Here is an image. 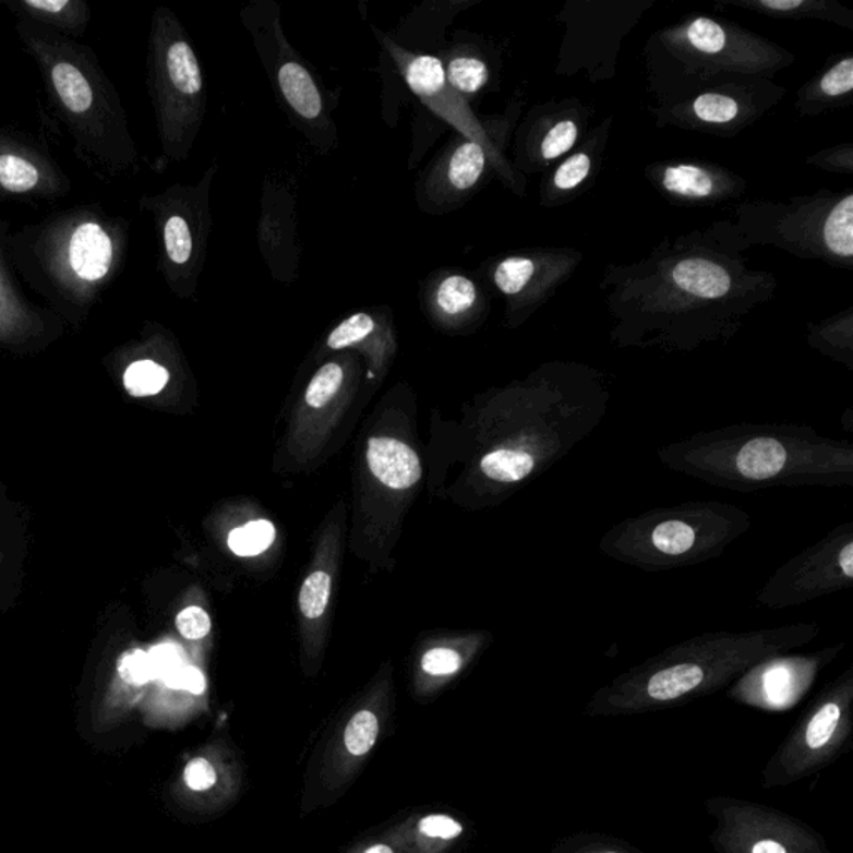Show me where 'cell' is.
I'll return each mask as SVG.
<instances>
[{
    "label": "cell",
    "instance_id": "1",
    "mask_svg": "<svg viewBox=\"0 0 853 853\" xmlns=\"http://www.w3.org/2000/svg\"><path fill=\"white\" fill-rule=\"evenodd\" d=\"M600 289L627 334L734 331L776 297L777 279L735 248L725 223L662 242L642 261L609 265Z\"/></svg>",
    "mask_w": 853,
    "mask_h": 853
},
{
    "label": "cell",
    "instance_id": "21",
    "mask_svg": "<svg viewBox=\"0 0 853 853\" xmlns=\"http://www.w3.org/2000/svg\"><path fill=\"white\" fill-rule=\"evenodd\" d=\"M852 97L853 57L846 56L798 91L795 109L804 117L820 116L827 110L850 106Z\"/></svg>",
    "mask_w": 853,
    "mask_h": 853
},
{
    "label": "cell",
    "instance_id": "24",
    "mask_svg": "<svg viewBox=\"0 0 853 853\" xmlns=\"http://www.w3.org/2000/svg\"><path fill=\"white\" fill-rule=\"evenodd\" d=\"M742 8L777 19H814L853 31V12L832 0H722L716 8Z\"/></svg>",
    "mask_w": 853,
    "mask_h": 853
},
{
    "label": "cell",
    "instance_id": "37",
    "mask_svg": "<svg viewBox=\"0 0 853 853\" xmlns=\"http://www.w3.org/2000/svg\"><path fill=\"white\" fill-rule=\"evenodd\" d=\"M423 674L431 678H445L457 674L462 666V657L447 647H435L423 653L420 660Z\"/></svg>",
    "mask_w": 853,
    "mask_h": 853
},
{
    "label": "cell",
    "instance_id": "38",
    "mask_svg": "<svg viewBox=\"0 0 853 853\" xmlns=\"http://www.w3.org/2000/svg\"><path fill=\"white\" fill-rule=\"evenodd\" d=\"M119 674L122 681L134 687H142L156 681V672L152 666L151 657L144 650H132L125 653L119 662Z\"/></svg>",
    "mask_w": 853,
    "mask_h": 853
},
{
    "label": "cell",
    "instance_id": "32",
    "mask_svg": "<svg viewBox=\"0 0 853 853\" xmlns=\"http://www.w3.org/2000/svg\"><path fill=\"white\" fill-rule=\"evenodd\" d=\"M169 382V371L154 360H137L124 374V385L134 397L156 395Z\"/></svg>",
    "mask_w": 853,
    "mask_h": 853
},
{
    "label": "cell",
    "instance_id": "41",
    "mask_svg": "<svg viewBox=\"0 0 853 853\" xmlns=\"http://www.w3.org/2000/svg\"><path fill=\"white\" fill-rule=\"evenodd\" d=\"M177 630L188 640H199L211 632V617L201 606H188L177 615Z\"/></svg>",
    "mask_w": 853,
    "mask_h": 853
},
{
    "label": "cell",
    "instance_id": "40",
    "mask_svg": "<svg viewBox=\"0 0 853 853\" xmlns=\"http://www.w3.org/2000/svg\"><path fill=\"white\" fill-rule=\"evenodd\" d=\"M163 682L172 690L188 692V694L195 695V697L204 695L205 688H207V682H205L201 670L197 666L188 665V663L180 666V669L173 670L172 674L166 675Z\"/></svg>",
    "mask_w": 853,
    "mask_h": 853
},
{
    "label": "cell",
    "instance_id": "6",
    "mask_svg": "<svg viewBox=\"0 0 853 853\" xmlns=\"http://www.w3.org/2000/svg\"><path fill=\"white\" fill-rule=\"evenodd\" d=\"M783 96L785 88L772 79L729 77L704 85L684 99L656 104L652 116L659 128L735 137L773 109Z\"/></svg>",
    "mask_w": 853,
    "mask_h": 853
},
{
    "label": "cell",
    "instance_id": "48",
    "mask_svg": "<svg viewBox=\"0 0 853 853\" xmlns=\"http://www.w3.org/2000/svg\"><path fill=\"white\" fill-rule=\"evenodd\" d=\"M605 853H615V852H605Z\"/></svg>",
    "mask_w": 853,
    "mask_h": 853
},
{
    "label": "cell",
    "instance_id": "12",
    "mask_svg": "<svg viewBox=\"0 0 853 853\" xmlns=\"http://www.w3.org/2000/svg\"><path fill=\"white\" fill-rule=\"evenodd\" d=\"M646 177L669 204L677 207H717L737 201L748 189L747 179L737 172L700 160L649 164Z\"/></svg>",
    "mask_w": 853,
    "mask_h": 853
},
{
    "label": "cell",
    "instance_id": "30",
    "mask_svg": "<svg viewBox=\"0 0 853 853\" xmlns=\"http://www.w3.org/2000/svg\"><path fill=\"white\" fill-rule=\"evenodd\" d=\"M344 382H346V368L343 363L335 360L324 363L309 382L305 404L312 409H324L339 395Z\"/></svg>",
    "mask_w": 853,
    "mask_h": 853
},
{
    "label": "cell",
    "instance_id": "43",
    "mask_svg": "<svg viewBox=\"0 0 853 853\" xmlns=\"http://www.w3.org/2000/svg\"><path fill=\"white\" fill-rule=\"evenodd\" d=\"M349 853H412L397 837L392 836L391 832H385L384 836L377 837V839L368 840V842L359 843L353 846Z\"/></svg>",
    "mask_w": 853,
    "mask_h": 853
},
{
    "label": "cell",
    "instance_id": "44",
    "mask_svg": "<svg viewBox=\"0 0 853 853\" xmlns=\"http://www.w3.org/2000/svg\"><path fill=\"white\" fill-rule=\"evenodd\" d=\"M785 687H789V670L782 669V666L770 670L766 677V688L770 697L779 700L785 695Z\"/></svg>",
    "mask_w": 853,
    "mask_h": 853
},
{
    "label": "cell",
    "instance_id": "39",
    "mask_svg": "<svg viewBox=\"0 0 853 853\" xmlns=\"http://www.w3.org/2000/svg\"><path fill=\"white\" fill-rule=\"evenodd\" d=\"M807 164L808 166L817 167V169L827 170V172L852 176L853 145L842 144L836 145V147L824 148V151L817 152L814 156L807 157Z\"/></svg>",
    "mask_w": 853,
    "mask_h": 853
},
{
    "label": "cell",
    "instance_id": "9",
    "mask_svg": "<svg viewBox=\"0 0 853 853\" xmlns=\"http://www.w3.org/2000/svg\"><path fill=\"white\" fill-rule=\"evenodd\" d=\"M492 177L498 179V166L491 152L455 132L420 172L417 207L429 216L452 214L479 194Z\"/></svg>",
    "mask_w": 853,
    "mask_h": 853
},
{
    "label": "cell",
    "instance_id": "18",
    "mask_svg": "<svg viewBox=\"0 0 853 853\" xmlns=\"http://www.w3.org/2000/svg\"><path fill=\"white\" fill-rule=\"evenodd\" d=\"M612 124L614 119L606 117L602 124L590 129L582 142L561 163L555 164L551 172L543 173L540 182V204L543 207L568 204L596 184L602 170Z\"/></svg>",
    "mask_w": 853,
    "mask_h": 853
},
{
    "label": "cell",
    "instance_id": "23",
    "mask_svg": "<svg viewBox=\"0 0 853 853\" xmlns=\"http://www.w3.org/2000/svg\"><path fill=\"white\" fill-rule=\"evenodd\" d=\"M369 469L388 489L406 491L422 477L419 455L397 438L372 437L368 445Z\"/></svg>",
    "mask_w": 853,
    "mask_h": 853
},
{
    "label": "cell",
    "instance_id": "15",
    "mask_svg": "<svg viewBox=\"0 0 853 853\" xmlns=\"http://www.w3.org/2000/svg\"><path fill=\"white\" fill-rule=\"evenodd\" d=\"M420 309L444 331L476 327L491 314L492 296L479 277L457 268H437L420 284Z\"/></svg>",
    "mask_w": 853,
    "mask_h": 853
},
{
    "label": "cell",
    "instance_id": "35",
    "mask_svg": "<svg viewBox=\"0 0 853 853\" xmlns=\"http://www.w3.org/2000/svg\"><path fill=\"white\" fill-rule=\"evenodd\" d=\"M695 532L687 524L678 520L660 524L652 533L653 545L663 554L681 555L690 551L694 545Z\"/></svg>",
    "mask_w": 853,
    "mask_h": 853
},
{
    "label": "cell",
    "instance_id": "31",
    "mask_svg": "<svg viewBox=\"0 0 853 853\" xmlns=\"http://www.w3.org/2000/svg\"><path fill=\"white\" fill-rule=\"evenodd\" d=\"M274 539L276 527L268 520H254L230 532L229 546L230 551L240 557H254L267 551Z\"/></svg>",
    "mask_w": 853,
    "mask_h": 853
},
{
    "label": "cell",
    "instance_id": "29",
    "mask_svg": "<svg viewBox=\"0 0 853 853\" xmlns=\"http://www.w3.org/2000/svg\"><path fill=\"white\" fill-rule=\"evenodd\" d=\"M52 81L57 94L71 112L82 113L93 106V88L81 71L71 64H57L52 69Z\"/></svg>",
    "mask_w": 853,
    "mask_h": 853
},
{
    "label": "cell",
    "instance_id": "3",
    "mask_svg": "<svg viewBox=\"0 0 853 853\" xmlns=\"http://www.w3.org/2000/svg\"><path fill=\"white\" fill-rule=\"evenodd\" d=\"M735 248L773 245L795 257L853 267V192L820 191L786 202L752 201L725 220Z\"/></svg>",
    "mask_w": 853,
    "mask_h": 853
},
{
    "label": "cell",
    "instance_id": "16",
    "mask_svg": "<svg viewBox=\"0 0 853 853\" xmlns=\"http://www.w3.org/2000/svg\"><path fill=\"white\" fill-rule=\"evenodd\" d=\"M243 773L239 758L224 741L202 747L182 770L185 801L201 814H220L239 798Z\"/></svg>",
    "mask_w": 853,
    "mask_h": 853
},
{
    "label": "cell",
    "instance_id": "11",
    "mask_svg": "<svg viewBox=\"0 0 853 853\" xmlns=\"http://www.w3.org/2000/svg\"><path fill=\"white\" fill-rule=\"evenodd\" d=\"M164 37L159 50V79L166 97L167 137L170 148L180 157L188 156L201 131L207 110L204 74L197 53L188 37L173 33Z\"/></svg>",
    "mask_w": 853,
    "mask_h": 853
},
{
    "label": "cell",
    "instance_id": "20",
    "mask_svg": "<svg viewBox=\"0 0 853 853\" xmlns=\"http://www.w3.org/2000/svg\"><path fill=\"white\" fill-rule=\"evenodd\" d=\"M391 309L353 312L327 334L328 350L362 349L381 365L395 350Z\"/></svg>",
    "mask_w": 853,
    "mask_h": 853
},
{
    "label": "cell",
    "instance_id": "4",
    "mask_svg": "<svg viewBox=\"0 0 853 853\" xmlns=\"http://www.w3.org/2000/svg\"><path fill=\"white\" fill-rule=\"evenodd\" d=\"M240 21L251 36L272 93L290 124L327 156L339 145L335 97L325 91L311 65L284 34L280 8L274 0H252L240 9Z\"/></svg>",
    "mask_w": 853,
    "mask_h": 853
},
{
    "label": "cell",
    "instance_id": "22",
    "mask_svg": "<svg viewBox=\"0 0 853 853\" xmlns=\"http://www.w3.org/2000/svg\"><path fill=\"white\" fill-rule=\"evenodd\" d=\"M462 821L445 812L412 815L388 829L412 853H447L464 836Z\"/></svg>",
    "mask_w": 853,
    "mask_h": 853
},
{
    "label": "cell",
    "instance_id": "5",
    "mask_svg": "<svg viewBox=\"0 0 853 853\" xmlns=\"http://www.w3.org/2000/svg\"><path fill=\"white\" fill-rule=\"evenodd\" d=\"M372 31L382 49L391 57L397 72L403 75L410 93L420 100V104L452 125L457 134L466 135L470 141L477 142L491 152L498 166V180L508 191L524 197L527 179L514 169L507 157L512 135L526 107L524 94L517 93V96L512 97L507 110L501 116L479 117L473 112L470 103L447 84L444 68L437 56L410 52L397 46L388 34L382 33L375 25H372Z\"/></svg>",
    "mask_w": 853,
    "mask_h": 853
},
{
    "label": "cell",
    "instance_id": "14",
    "mask_svg": "<svg viewBox=\"0 0 853 853\" xmlns=\"http://www.w3.org/2000/svg\"><path fill=\"white\" fill-rule=\"evenodd\" d=\"M219 164L214 163L201 182L189 191V202L182 211L169 212L163 226L164 254L172 271L179 272L189 292L195 289L199 274L204 267L208 232L212 227V180Z\"/></svg>",
    "mask_w": 853,
    "mask_h": 853
},
{
    "label": "cell",
    "instance_id": "33",
    "mask_svg": "<svg viewBox=\"0 0 853 853\" xmlns=\"http://www.w3.org/2000/svg\"><path fill=\"white\" fill-rule=\"evenodd\" d=\"M331 590L332 578L327 572L319 570L309 575L299 593L300 612L303 617L309 621L322 617L331 599Z\"/></svg>",
    "mask_w": 853,
    "mask_h": 853
},
{
    "label": "cell",
    "instance_id": "42",
    "mask_svg": "<svg viewBox=\"0 0 853 853\" xmlns=\"http://www.w3.org/2000/svg\"><path fill=\"white\" fill-rule=\"evenodd\" d=\"M151 657L152 666L156 672V678L163 681L166 675L172 674L173 670L180 669L185 665V656L179 647L173 644H163V646L154 647L148 652Z\"/></svg>",
    "mask_w": 853,
    "mask_h": 853
},
{
    "label": "cell",
    "instance_id": "36",
    "mask_svg": "<svg viewBox=\"0 0 853 853\" xmlns=\"http://www.w3.org/2000/svg\"><path fill=\"white\" fill-rule=\"evenodd\" d=\"M840 720V707L837 704H827L821 707L807 726L805 741L810 748H821L832 738Z\"/></svg>",
    "mask_w": 853,
    "mask_h": 853
},
{
    "label": "cell",
    "instance_id": "2",
    "mask_svg": "<svg viewBox=\"0 0 853 853\" xmlns=\"http://www.w3.org/2000/svg\"><path fill=\"white\" fill-rule=\"evenodd\" d=\"M647 82L657 104L684 99L704 85L729 77L772 79L795 56L741 25L690 15L647 40Z\"/></svg>",
    "mask_w": 853,
    "mask_h": 853
},
{
    "label": "cell",
    "instance_id": "17",
    "mask_svg": "<svg viewBox=\"0 0 853 853\" xmlns=\"http://www.w3.org/2000/svg\"><path fill=\"white\" fill-rule=\"evenodd\" d=\"M382 730L384 719L381 710L374 707L356 710L328 744L322 760V789L335 794L346 790L377 747Z\"/></svg>",
    "mask_w": 853,
    "mask_h": 853
},
{
    "label": "cell",
    "instance_id": "10",
    "mask_svg": "<svg viewBox=\"0 0 853 853\" xmlns=\"http://www.w3.org/2000/svg\"><path fill=\"white\" fill-rule=\"evenodd\" d=\"M593 113V107L578 99L533 106L512 135L514 169L526 179L530 173H545L582 142Z\"/></svg>",
    "mask_w": 853,
    "mask_h": 853
},
{
    "label": "cell",
    "instance_id": "47",
    "mask_svg": "<svg viewBox=\"0 0 853 853\" xmlns=\"http://www.w3.org/2000/svg\"><path fill=\"white\" fill-rule=\"evenodd\" d=\"M752 853H786L780 843L773 842V840H761V842L755 843Z\"/></svg>",
    "mask_w": 853,
    "mask_h": 853
},
{
    "label": "cell",
    "instance_id": "27",
    "mask_svg": "<svg viewBox=\"0 0 853 853\" xmlns=\"http://www.w3.org/2000/svg\"><path fill=\"white\" fill-rule=\"evenodd\" d=\"M704 670L695 663H681L660 670L647 685L653 700H674L702 684Z\"/></svg>",
    "mask_w": 853,
    "mask_h": 853
},
{
    "label": "cell",
    "instance_id": "25",
    "mask_svg": "<svg viewBox=\"0 0 853 853\" xmlns=\"http://www.w3.org/2000/svg\"><path fill=\"white\" fill-rule=\"evenodd\" d=\"M72 271L84 280H99L109 272L112 242L97 224H82L72 233L69 248Z\"/></svg>",
    "mask_w": 853,
    "mask_h": 853
},
{
    "label": "cell",
    "instance_id": "28",
    "mask_svg": "<svg viewBox=\"0 0 853 853\" xmlns=\"http://www.w3.org/2000/svg\"><path fill=\"white\" fill-rule=\"evenodd\" d=\"M480 467L489 479L504 483L519 482L532 472L533 457L524 450L501 448L486 454Z\"/></svg>",
    "mask_w": 853,
    "mask_h": 853
},
{
    "label": "cell",
    "instance_id": "46",
    "mask_svg": "<svg viewBox=\"0 0 853 853\" xmlns=\"http://www.w3.org/2000/svg\"><path fill=\"white\" fill-rule=\"evenodd\" d=\"M839 564L840 568H842L843 574H845V577L852 578L853 577V543L849 542L845 546H843L842 551H840L839 555Z\"/></svg>",
    "mask_w": 853,
    "mask_h": 853
},
{
    "label": "cell",
    "instance_id": "45",
    "mask_svg": "<svg viewBox=\"0 0 853 853\" xmlns=\"http://www.w3.org/2000/svg\"><path fill=\"white\" fill-rule=\"evenodd\" d=\"M25 5L37 9V11L49 12V14H57V12L68 8L69 2H65V0H28V2H25Z\"/></svg>",
    "mask_w": 853,
    "mask_h": 853
},
{
    "label": "cell",
    "instance_id": "34",
    "mask_svg": "<svg viewBox=\"0 0 853 853\" xmlns=\"http://www.w3.org/2000/svg\"><path fill=\"white\" fill-rule=\"evenodd\" d=\"M39 182V172L33 164L21 157L0 156V185L5 191L27 192L36 188Z\"/></svg>",
    "mask_w": 853,
    "mask_h": 853
},
{
    "label": "cell",
    "instance_id": "26",
    "mask_svg": "<svg viewBox=\"0 0 853 853\" xmlns=\"http://www.w3.org/2000/svg\"><path fill=\"white\" fill-rule=\"evenodd\" d=\"M786 450L779 441L770 437L752 438L738 450L737 470L752 480H766L777 476L785 466Z\"/></svg>",
    "mask_w": 853,
    "mask_h": 853
},
{
    "label": "cell",
    "instance_id": "13",
    "mask_svg": "<svg viewBox=\"0 0 853 853\" xmlns=\"http://www.w3.org/2000/svg\"><path fill=\"white\" fill-rule=\"evenodd\" d=\"M296 188L287 180L268 176L262 189L257 239L262 259L277 283L299 279L300 240L297 224Z\"/></svg>",
    "mask_w": 853,
    "mask_h": 853
},
{
    "label": "cell",
    "instance_id": "7",
    "mask_svg": "<svg viewBox=\"0 0 853 853\" xmlns=\"http://www.w3.org/2000/svg\"><path fill=\"white\" fill-rule=\"evenodd\" d=\"M650 0L568 2L558 21L565 25L557 74L587 72L590 81H609L617 68L622 40L652 8Z\"/></svg>",
    "mask_w": 853,
    "mask_h": 853
},
{
    "label": "cell",
    "instance_id": "8",
    "mask_svg": "<svg viewBox=\"0 0 853 853\" xmlns=\"http://www.w3.org/2000/svg\"><path fill=\"white\" fill-rule=\"evenodd\" d=\"M582 261V252L575 249H526L483 262L477 277L504 299L505 322L519 327L568 283Z\"/></svg>",
    "mask_w": 853,
    "mask_h": 853
},
{
    "label": "cell",
    "instance_id": "19",
    "mask_svg": "<svg viewBox=\"0 0 853 853\" xmlns=\"http://www.w3.org/2000/svg\"><path fill=\"white\" fill-rule=\"evenodd\" d=\"M445 81L467 103H472L486 91L498 88L501 53L480 40H457L442 49Z\"/></svg>",
    "mask_w": 853,
    "mask_h": 853
}]
</instances>
